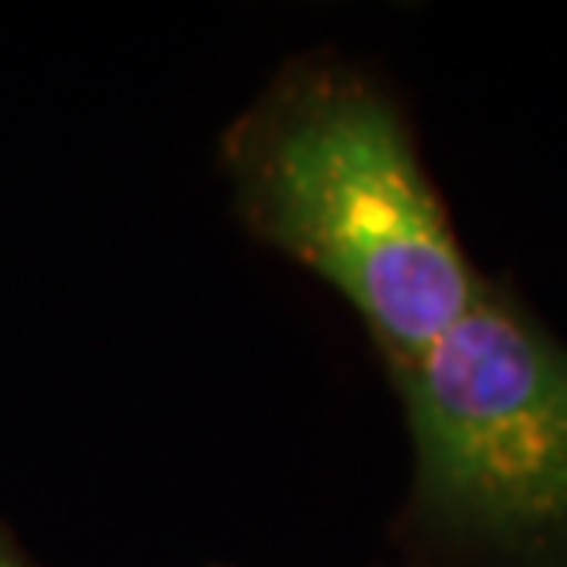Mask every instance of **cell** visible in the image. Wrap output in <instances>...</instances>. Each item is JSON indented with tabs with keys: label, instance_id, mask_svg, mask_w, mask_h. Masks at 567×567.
I'll use <instances>...</instances> for the list:
<instances>
[{
	"label": "cell",
	"instance_id": "cell-1",
	"mask_svg": "<svg viewBox=\"0 0 567 567\" xmlns=\"http://www.w3.org/2000/svg\"><path fill=\"white\" fill-rule=\"evenodd\" d=\"M236 218L332 288L388 377L421 361L480 299L410 115L377 71L339 49L284 60L221 133Z\"/></svg>",
	"mask_w": 567,
	"mask_h": 567
},
{
	"label": "cell",
	"instance_id": "cell-2",
	"mask_svg": "<svg viewBox=\"0 0 567 567\" xmlns=\"http://www.w3.org/2000/svg\"><path fill=\"white\" fill-rule=\"evenodd\" d=\"M410 486L394 567H567V343L508 277L394 372Z\"/></svg>",
	"mask_w": 567,
	"mask_h": 567
},
{
	"label": "cell",
	"instance_id": "cell-3",
	"mask_svg": "<svg viewBox=\"0 0 567 567\" xmlns=\"http://www.w3.org/2000/svg\"><path fill=\"white\" fill-rule=\"evenodd\" d=\"M0 567H41L27 549L19 546V538L11 535L4 524H0Z\"/></svg>",
	"mask_w": 567,
	"mask_h": 567
},
{
	"label": "cell",
	"instance_id": "cell-4",
	"mask_svg": "<svg viewBox=\"0 0 567 567\" xmlns=\"http://www.w3.org/2000/svg\"><path fill=\"white\" fill-rule=\"evenodd\" d=\"M207 567H233V564H207Z\"/></svg>",
	"mask_w": 567,
	"mask_h": 567
},
{
	"label": "cell",
	"instance_id": "cell-5",
	"mask_svg": "<svg viewBox=\"0 0 567 567\" xmlns=\"http://www.w3.org/2000/svg\"><path fill=\"white\" fill-rule=\"evenodd\" d=\"M388 567H394V564H388Z\"/></svg>",
	"mask_w": 567,
	"mask_h": 567
}]
</instances>
